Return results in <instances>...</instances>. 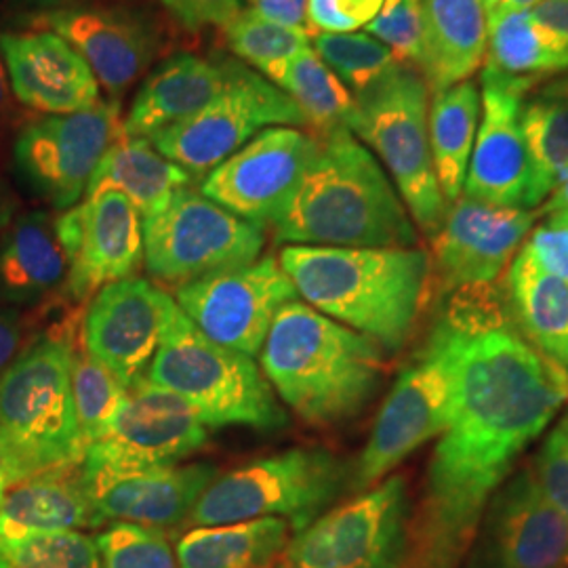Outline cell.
Returning <instances> with one entry per match:
<instances>
[{"mask_svg": "<svg viewBox=\"0 0 568 568\" xmlns=\"http://www.w3.org/2000/svg\"><path fill=\"white\" fill-rule=\"evenodd\" d=\"M227 84V60L213 61L196 53L164 58L138 89L122 119V135L152 138L190 119Z\"/></svg>", "mask_w": 568, "mask_h": 568, "instance_id": "cell-25", "label": "cell"}, {"mask_svg": "<svg viewBox=\"0 0 568 568\" xmlns=\"http://www.w3.org/2000/svg\"><path fill=\"white\" fill-rule=\"evenodd\" d=\"M365 30L373 39L384 42L400 65L422 74L426 44L419 0H386L379 16Z\"/></svg>", "mask_w": 568, "mask_h": 568, "instance_id": "cell-41", "label": "cell"}, {"mask_svg": "<svg viewBox=\"0 0 568 568\" xmlns=\"http://www.w3.org/2000/svg\"><path fill=\"white\" fill-rule=\"evenodd\" d=\"M429 145L436 178L448 204L464 194L467 164L480 122V89L464 81L429 93Z\"/></svg>", "mask_w": 568, "mask_h": 568, "instance_id": "cell-33", "label": "cell"}, {"mask_svg": "<svg viewBox=\"0 0 568 568\" xmlns=\"http://www.w3.org/2000/svg\"><path fill=\"white\" fill-rule=\"evenodd\" d=\"M300 300L283 265L267 255L178 288V305L204 335L246 356H260L276 314Z\"/></svg>", "mask_w": 568, "mask_h": 568, "instance_id": "cell-16", "label": "cell"}, {"mask_svg": "<svg viewBox=\"0 0 568 568\" xmlns=\"http://www.w3.org/2000/svg\"><path fill=\"white\" fill-rule=\"evenodd\" d=\"M222 37L230 53L241 63L253 65L262 77L312 47V37L304 28H286L264 20L251 9H243L236 20L230 21Z\"/></svg>", "mask_w": 568, "mask_h": 568, "instance_id": "cell-39", "label": "cell"}, {"mask_svg": "<svg viewBox=\"0 0 568 568\" xmlns=\"http://www.w3.org/2000/svg\"><path fill=\"white\" fill-rule=\"evenodd\" d=\"M532 474L549 504L568 523V410L549 429L537 450Z\"/></svg>", "mask_w": 568, "mask_h": 568, "instance_id": "cell-42", "label": "cell"}, {"mask_svg": "<svg viewBox=\"0 0 568 568\" xmlns=\"http://www.w3.org/2000/svg\"><path fill=\"white\" fill-rule=\"evenodd\" d=\"M145 379L178 394L206 427L274 432L288 422L260 365L246 354L211 342L182 310L164 335Z\"/></svg>", "mask_w": 568, "mask_h": 568, "instance_id": "cell-8", "label": "cell"}, {"mask_svg": "<svg viewBox=\"0 0 568 568\" xmlns=\"http://www.w3.org/2000/svg\"><path fill=\"white\" fill-rule=\"evenodd\" d=\"M466 568H568V523L537 485L532 467L514 471L490 497Z\"/></svg>", "mask_w": 568, "mask_h": 568, "instance_id": "cell-18", "label": "cell"}, {"mask_svg": "<svg viewBox=\"0 0 568 568\" xmlns=\"http://www.w3.org/2000/svg\"><path fill=\"white\" fill-rule=\"evenodd\" d=\"M427 116L426 79L417 70L400 65L356 98L347 129L386 169L410 220L432 239L447 217L448 203L434 169Z\"/></svg>", "mask_w": 568, "mask_h": 568, "instance_id": "cell-9", "label": "cell"}, {"mask_svg": "<svg viewBox=\"0 0 568 568\" xmlns=\"http://www.w3.org/2000/svg\"><path fill=\"white\" fill-rule=\"evenodd\" d=\"M169 18L185 32L199 34L204 30H224L239 18L243 0H161Z\"/></svg>", "mask_w": 568, "mask_h": 568, "instance_id": "cell-45", "label": "cell"}, {"mask_svg": "<svg viewBox=\"0 0 568 568\" xmlns=\"http://www.w3.org/2000/svg\"><path fill=\"white\" fill-rule=\"evenodd\" d=\"M316 150V135L297 126H270L215 166L201 194L251 224L272 225Z\"/></svg>", "mask_w": 568, "mask_h": 568, "instance_id": "cell-20", "label": "cell"}, {"mask_svg": "<svg viewBox=\"0 0 568 568\" xmlns=\"http://www.w3.org/2000/svg\"><path fill=\"white\" fill-rule=\"evenodd\" d=\"M262 225L251 224L209 201L190 185L163 211L143 220V262L150 276L169 286L253 264L264 251Z\"/></svg>", "mask_w": 568, "mask_h": 568, "instance_id": "cell-10", "label": "cell"}, {"mask_svg": "<svg viewBox=\"0 0 568 568\" xmlns=\"http://www.w3.org/2000/svg\"><path fill=\"white\" fill-rule=\"evenodd\" d=\"M68 255L65 291L87 302L108 284L135 276L143 264V215L126 196L103 192L58 215Z\"/></svg>", "mask_w": 568, "mask_h": 568, "instance_id": "cell-21", "label": "cell"}, {"mask_svg": "<svg viewBox=\"0 0 568 568\" xmlns=\"http://www.w3.org/2000/svg\"><path fill=\"white\" fill-rule=\"evenodd\" d=\"M72 396L77 406V417L81 426L84 448L98 443L108 434L114 424L122 403L126 398V389L119 379L100 365L82 344L81 331L72 347Z\"/></svg>", "mask_w": 568, "mask_h": 568, "instance_id": "cell-38", "label": "cell"}, {"mask_svg": "<svg viewBox=\"0 0 568 568\" xmlns=\"http://www.w3.org/2000/svg\"><path fill=\"white\" fill-rule=\"evenodd\" d=\"M291 539L283 518L194 527L178 541L180 568H276Z\"/></svg>", "mask_w": 568, "mask_h": 568, "instance_id": "cell-31", "label": "cell"}, {"mask_svg": "<svg viewBox=\"0 0 568 568\" xmlns=\"http://www.w3.org/2000/svg\"><path fill=\"white\" fill-rule=\"evenodd\" d=\"M68 255L49 211H20L0 232V304L32 307L65 288Z\"/></svg>", "mask_w": 568, "mask_h": 568, "instance_id": "cell-26", "label": "cell"}, {"mask_svg": "<svg viewBox=\"0 0 568 568\" xmlns=\"http://www.w3.org/2000/svg\"><path fill=\"white\" fill-rule=\"evenodd\" d=\"M386 0H307V32H356L375 20Z\"/></svg>", "mask_w": 568, "mask_h": 568, "instance_id": "cell-43", "label": "cell"}, {"mask_svg": "<svg viewBox=\"0 0 568 568\" xmlns=\"http://www.w3.org/2000/svg\"><path fill=\"white\" fill-rule=\"evenodd\" d=\"M278 262L305 304L387 354L400 352L410 339L434 281L432 257L419 246L284 244Z\"/></svg>", "mask_w": 568, "mask_h": 568, "instance_id": "cell-3", "label": "cell"}, {"mask_svg": "<svg viewBox=\"0 0 568 568\" xmlns=\"http://www.w3.org/2000/svg\"><path fill=\"white\" fill-rule=\"evenodd\" d=\"M100 2H135V0H100Z\"/></svg>", "mask_w": 568, "mask_h": 568, "instance_id": "cell-57", "label": "cell"}, {"mask_svg": "<svg viewBox=\"0 0 568 568\" xmlns=\"http://www.w3.org/2000/svg\"><path fill=\"white\" fill-rule=\"evenodd\" d=\"M23 342V316L18 307L0 304V375L16 361Z\"/></svg>", "mask_w": 568, "mask_h": 568, "instance_id": "cell-48", "label": "cell"}, {"mask_svg": "<svg viewBox=\"0 0 568 568\" xmlns=\"http://www.w3.org/2000/svg\"><path fill=\"white\" fill-rule=\"evenodd\" d=\"M0 55L16 100L32 114H77L103 102L89 63L51 30L0 32Z\"/></svg>", "mask_w": 568, "mask_h": 568, "instance_id": "cell-23", "label": "cell"}, {"mask_svg": "<svg viewBox=\"0 0 568 568\" xmlns=\"http://www.w3.org/2000/svg\"><path fill=\"white\" fill-rule=\"evenodd\" d=\"M209 440L196 410L178 394L148 379L126 389V398L98 443L84 448V483H98L122 474L182 464Z\"/></svg>", "mask_w": 568, "mask_h": 568, "instance_id": "cell-15", "label": "cell"}, {"mask_svg": "<svg viewBox=\"0 0 568 568\" xmlns=\"http://www.w3.org/2000/svg\"><path fill=\"white\" fill-rule=\"evenodd\" d=\"M568 209V173L560 180V183L551 190L548 199L541 204V213L551 215L558 211H567Z\"/></svg>", "mask_w": 568, "mask_h": 568, "instance_id": "cell-51", "label": "cell"}, {"mask_svg": "<svg viewBox=\"0 0 568 568\" xmlns=\"http://www.w3.org/2000/svg\"><path fill=\"white\" fill-rule=\"evenodd\" d=\"M541 0H506L504 7L497 11V13H504V11H530L535 4H539ZM495 13V16H497ZM493 18V16H490Z\"/></svg>", "mask_w": 568, "mask_h": 568, "instance_id": "cell-53", "label": "cell"}, {"mask_svg": "<svg viewBox=\"0 0 568 568\" xmlns=\"http://www.w3.org/2000/svg\"><path fill=\"white\" fill-rule=\"evenodd\" d=\"M520 122L530 161L528 209H535L568 173V77L527 93Z\"/></svg>", "mask_w": 568, "mask_h": 568, "instance_id": "cell-32", "label": "cell"}, {"mask_svg": "<svg viewBox=\"0 0 568 568\" xmlns=\"http://www.w3.org/2000/svg\"><path fill=\"white\" fill-rule=\"evenodd\" d=\"M20 2L23 7L34 9L39 13H49V11H55V9H63V7L82 2V0H20Z\"/></svg>", "mask_w": 568, "mask_h": 568, "instance_id": "cell-52", "label": "cell"}, {"mask_svg": "<svg viewBox=\"0 0 568 568\" xmlns=\"http://www.w3.org/2000/svg\"><path fill=\"white\" fill-rule=\"evenodd\" d=\"M568 398V384L497 314L471 331L459 396L410 518L405 568H459L490 497Z\"/></svg>", "mask_w": 568, "mask_h": 568, "instance_id": "cell-1", "label": "cell"}, {"mask_svg": "<svg viewBox=\"0 0 568 568\" xmlns=\"http://www.w3.org/2000/svg\"><path fill=\"white\" fill-rule=\"evenodd\" d=\"M0 568H102V562L87 532L32 530L0 516Z\"/></svg>", "mask_w": 568, "mask_h": 568, "instance_id": "cell-36", "label": "cell"}, {"mask_svg": "<svg viewBox=\"0 0 568 568\" xmlns=\"http://www.w3.org/2000/svg\"><path fill=\"white\" fill-rule=\"evenodd\" d=\"M30 119H32V112L26 110L13 95L9 72L0 55V143L4 142L9 135H16L21 124Z\"/></svg>", "mask_w": 568, "mask_h": 568, "instance_id": "cell-47", "label": "cell"}, {"mask_svg": "<svg viewBox=\"0 0 568 568\" xmlns=\"http://www.w3.org/2000/svg\"><path fill=\"white\" fill-rule=\"evenodd\" d=\"M426 58L422 77L429 93L469 81L487 53L488 18L483 0H419Z\"/></svg>", "mask_w": 568, "mask_h": 568, "instance_id": "cell-28", "label": "cell"}, {"mask_svg": "<svg viewBox=\"0 0 568 568\" xmlns=\"http://www.w3.org/2000/svg\"><path fill=\"white\" fill-rule=\"evenodd\" d=\"M537 220L532 209H509L459 196L432 236V278L445 295L487 288L527 241Z\"/></svg>", "mask_w": 568, "mask_h": 568, "instance_id": "cell-19", "label": "cell"}, {"mask_svg": "<svg viewBox=\"0 0 568 568\" xmlns=\"http://www.w3.org/2000/svg\"><path fill=\"white\" fill-rule=\"evenodd\" d=\"M11 490V480H9V471H7V464L2 459V453H0V504L4 501L7 493Z\"/></svg>", "mask_w": 568, "mask_h": 568, "instance_id": "cell-54", "label": "cell"}, {"mask_svg": "<svg viewBox=\"0 0 568 568\" xmlns=\"http://www.w3.org/2000/svg\"><path fill=\"white\" fill-rule=\"evenodd\" d=\"M532 89L483 70L480 122L462 196L495 206L528 209L530 161L520 114Z\"/></svg>", "mask_w": 568, "mask_h": 568, "instance_id": "cell-22", "label": "cell"}, {"mask_svg": "<svg viewBox=\"0 0 568 568\" xmlns=\"http://www.w3.org/2000/svg\"><path fill=\"white\" fill-rule=\"evenodd\" d=\"M79 331L74 321L47 328L0 375V453L11 488L82 464L70 375Z\"/></svg>", "mask_w": 568, "mask_h": 568, "instance_id": "cell-5", "label": "cell"}, {"mask_svg": "<svg viewBox=\"0 0 568 568\" xmlns=\"http://www.w3.org/2000/svg\"><path fill=\"white\" fill-rule=\"evenodd\" d=\"M506 297L509 323L568 384V283L520 246L506 270Z\"/></svg>", "mask_w": 568, "mask_h": 568, "instance_id": "cell-27", "label": "cell"}, {"mask_svg": "<svg viewBox=\"0 0 568 568\" xmlns=\"http://www.w3.org/2000/svg\"><path fill=\"white\" fill-rule=\"evenodd\" d=\"M122 119V103L102 102L77 114L23 122L11 143L21 185L55 211L77 206L103 154L121 138Z\"/></svg>", "mask_w": 568, "mask_h": 568, "instance_id": "cell-13", "label": "cell"}, {"mask_svg": "<svg viewBox=\"0 0 568 568\" xmlns=\"http://www.w3.org/2000/svg\"><path fill=\"white\" fill-rule=\"evenodd\" d=\"M265 79L297 103L307 121V131L314 135L347 129L352 121L356 98L312 47L274 65Z\"/></svg>", "mask_w": 568, "mask_h": 568, "instance_id": "cell-35", "label": "cell"}, {"mask_svg": "<svg viewBox=\"0 0 568 568\" xmlns=\"http://www.w3.org/2000/svg\"><path fill=\"white\" fill-rule=\"evenodd\" d=\"M485 72L537 87L568 72V41L535 20L530 11H504L488 18Z\"/></svg>", "mask_w": 568, "mask_h": 568, "instance_id": "cell-30", "label": "cell"}, {"mask_svg": "<svg viewBox=\"0 0 568 568\" xmlns=\"http://www.w3.org/2000/svg\"><path fill=\"white\" fill-rule=\"evenodd\" d=\"M7 2H9V0H0V16H2L4 9H7Z\"/></svg>", "mask_w": 568, "mask_h": 568, "instance_id": "cell-56", "label": "cell"}, {"mask_svg": "<svg viewBox=\"0 0 568 568\" xmlns=\"http://www.w3.org/2000/svg\"><path fill=\"white\" fill-rule=\"evenodd\" d=\"M260 354L276 396L310 426L361 415L386 373L382 345L300 300L276 314Z\"/></svg>", "mask_w": 568, "mask_h": 568, "instance_id": "cell-4", "label": "cell"}, {"mask_svg": "<svg viewBox=\"0 0 568 568\" xmlns=\"http://www.w3.org/2000/svg\"><path fill=\"white\" fill-rule=\"evenodd\" d=\"M270 126L307 129L304 112L283 89L239 60H227V84L211 102L150 138L171 163L194 180L236 154Z\"/></svg>", "mask_w": 568, "mask_h": 568, "instance_id": "cell-11", "label": "cell"}, {"mask_svg": "<svg viewBox=\"0 0 568 568\" xmlns=\"http://www.w3.org/2000/svg\"><path fill=\"white\" fill-rule=\"evenodd\" d=\"M0 516L32 530L102 528L82 483L81 466L58 469L11 488Z\"/></svg>", "mask_w": 568, "mask_h": 568, "instance_id": "cell-34", "label": "cell"}, {"mask_svg": "<svg viewBox=\"0 0 568 568\" xmlns=\"http://www.w3.org/2000/svg\"><path fill=\"white\" fill-rule=\"evenodd\" d=\"M192 182L194 178L164 159L148 138L121 135L103 154L84 199L119 192L135 204L145 220L163 211L173 194Z\"/></svg>", "mask_w": 568, "mask_h": 568, "instance_id": "cell-29", "label": "cell"}, {"mask_svg": "<svg viewBox=\"0 0 568 568\" xmlns=\"http://www.w3.org/2000/svg\"><path fill=\"white\" fill-rule=\"evenodd\" d=\"M270 227L284 244L408 248L419 243L386 169L349 129L316 135L302 180Z\"/></svg>", "mask_w": 568, "mask_h": 568, "instance_id": "cell-2", "label": "cell"}, {"mask_svg": "<svg viewBox=\"0 0 568 568\" xmlns=\"http://www.w3.org/2000/svg\"><path fill=\"white\" fill-rule=\"evenodd\" d=\"M82 476V474H81ZM217 467L206 462L152 467L98 483H84L100 527L126 523L140 527L175 528L185 525L217 478Z\"/></svg>", "mask_w": 568, "mask_h": 568, "instance_id": "cell-24", "label": "cell"}, {"mask_svg": "<svg viewBox=\"0 0 568 568\" xmlns=\"http://www.w3.org/2000/svg\"><path fill=\"white\" fill-rule=\"evenodd\" d=\"M20 213V201L11 183L0 173V232Z\"/></svg>", "mask_w": 568, "mask_h": 568, "instance_id": "cell-50", "label": "cell"}, {"mask_svg": "<svg viewBox=\"0 0 568 568\" xmlns=\"http://www.w3.org/2000/svg\"><path fill=\"white\" fill-rule=\"evenodd\" d=\"M523 248L546 272L568 283V209L551 213L544 224L530 230Z\"/></svg>", "mask_w": 568, "mask_h": 568, "instance_id": "cell-44", "label": "cell"}, {"mask_svg": "<svg viewBox=\"0 0 568 568\" xmlns=\"http://www.w3.org/2000/svg\"><path fill=\"white\" fill-rule=\"evenodd\" d=\"M504 2L506 0H483V4H485V11H487V18L490 16H495L501 7H504Z\"/></svg>", "mask_w": 568, "mask_h": 568, "instance_id": "cell-55", "label": "cell"}, {"mask_svg": "<svg viewBox=\"0 0 568 568\" xmlns=\"http://www.w3.org/2000/svg\"><path fill=\"white\" fill-rule=\"evenodd\" d=\"M93 539L102 568H180L178 554L159 528L112 523Z\"/></svg>", "mask_w": 568, "mask_h": 568, "instance_id": "cell-40", "label": "cell"}, {"mask_svg": "<svg viewBox=\"0 0 568 568\" xmlns=\"http://www.w3.org/2000/svg\"><path fill=\"white\" fill-rule=\"evenodd\" d=\"M260 18L286 28L307 30V0H248V7Z\"/></svg>", "mask_w": 568, "mask_h": 568, "instance_id": "cell-46", "label": "cell"}, {"mask_svg": "<svg viewBox=\"0 0 568 568\" xmlns=\"http://www.w3.org/2000/svg\"><path fill=\"white\" fill-rule=\"evenodd\" d=\"M178 312L180 305L164 288L135 274L91 297L82 318V344L131 389L145 379Z\"/></svg>", "mask_w": 568, "mask_h": 568, "instance_id": "cell-17", "label": "cell"}, {"mask_svg": "<svg viewBox=\"0 0 568 568\" xmlns=\"http://www.w3.org/2000/svg\"><path fill=\"white\" fill-rule=\"evenodd\" d=\"M410 497L403 476H387L297 530L276 568H405Z\"/></svg>", "mask_w": 568, "mask_h": 568, "instance_id": "cell-12", "label": "cell"}, {"mask_svg": "<svg viewBox=\"0 0 568 568\" xmlns=\"http://www.w3.org/2000/svg\"><path fill=\"white\" fill-rule=\"evenodd\" d=\"M312 49L354 98L365 95L400 68L386 44L366 32H318L312 34Z\"/></svg>", "mask_w": 568, "mask_h": 568, "instance_id": "cell-37", "label": "cell"}, {"mask_svg": "<svg viewBox=\"0 0 568 568\" xmlns=\"http://www.w3.org/2000/svg\"><path fill=\"white\" fill-rule=\"evenodd\" d=\"M32 28H44L70 42L89 63L108 102L122 103L138 82L169 53L171 32L164 21L131 2L82 0L39 13Z\"/></svg>", "mask_w": 568, "mask_h": 568, "instance_id": "cell-14", "label": "cell"}, {"mask_svg": "<svg viewBox=\"0 0 568 568\" xmlns=\"http://www.w3.org/2000/svg\"><path fill=\"white\" fill-rule=\"evenodd\" d=\"M532 18L568 41V0H541L530 9Z\"/></svg>", "mask_w": 568, "mask_h": 568, "instance_id": "cell-49", "label": "cell"}, {"mask_svg": "<svg viewBox=\"0 0 568 568\" xmlns=\"http://www.w3.org/2000/svg\"><path fill=\"white\" fill-rule=\"evenodd\" d=\"M347 490L354 467L321 447L286 448L217 476L187 525L220 527L257 518H283L293 532L307 527Z\"/></svg>", "mask_w": 568, "mask_h": 568, "instance_id": "cell-7", "label": "cell"}, {"mask_svg": "<svg viewBox=\"0 0 568 568\" xmlns=\"http://www.w3.org/2000/svg\"><path fill=\"white\" fill-rule=\"evenodd\" d=\"M485 314L487 310L476 305L455 304L432 326L377 413L354 467V490L379 485L406 457L447 429L459 396L462 354Z\"/></svg>", "mask_w": 568, "mask_h": 568, "instance_id": "cell-6", "label": "cell"}]
</instances>
